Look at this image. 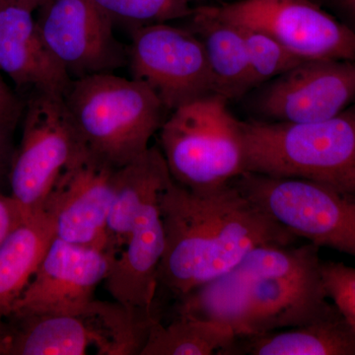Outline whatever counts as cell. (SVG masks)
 <instances>
[{
	"label": "cell",
	"instance_id": "ac0fdd59",
	"mask_svg": "<svg viewBox=\"0 0 355 355\" xmlns=\"http://www.w3.org/2000/svg\"><path fill=\"white\" fill-rule=\"evenodd\" d=\"M190 29L207 53L214 93L225 99L241 98L253 90L246 43L240 28L218 19L202 7L189 16Z\"/></svg>",
	"mask_w": 355,
	"mask_h": 355
},
{
	"label": "cell",
	"instance_id": "8fae6325",
	"mask_svg": "<svg viewBox=\"0 0 355 355\" xmlns=\"http://www.w3.org/2000/svg\"><path fill=\"white\" fill-rule=\"evenodd\" d=\"M37 10L44 42L71 79L128 65V46L114 37V21L92 0H46Z\"/></svg>",
	"mask_w": 355,
	"mask_h": 355
},
{
	"label": "cell",
	"instance_id": "7a4b0ae2",
	"mask_svg": "<svg viewBox=\"0 0 355 355\" xmlns=\"http://www.w3.org/2000/svg\"><path fill=\"white\" fill-rule=\"evenodd\" d=\"M319 247L266 245L230 272L180 298L177 314L223 324L237 338L297 328L335 312Z\"/></svg>",
	"mask_w": 355,
	"mask_h": 355
},
{
	"label": "cell",
	"instance_id": "ffe728a7",
	"mask_svg": "<svg viewBox=\"0 0 355 355\" xmlns=\"http://www.w3.org/2000/svg\"><path fill=\"white\" fill-rule=\"evenodd\" d=\"M55 238L53 220L42 210L26 217L0 245V318L10 316Z\"/></svg>",
	"mask_w": 355,
	"mask_h": 355
},
{
	"label": "cell",
	"instance_id": "d4e9b609",
	"mask_svg": "<svg viewBox=\"0 0 355 355\" xmlns=\"http://www.w3.org/2000/svg\"><path fill=\"white\" fill-rule=\"evenodd\" d=\"M24 108V103L9 87L0 71V123L16 128L22 119Z\"/></svg>",
	"mask_w": 355,
	"mask_h": 355
},
{
	"label": "cell",
	"instance_id": "6da1fadb",
	"mask_svg": "<svg viewBox=\"0 0 355 355\" xmlns=\"http://www.w3.org/2000/svg\"><path fill=\"white\" fill-rule=\"evenodd\" d=\"M165 250L158 288L173 298L230 272L256 248L299 239L232 182L193 190L172 176L159 198Z\"/></svg>",
	"mask_w": 355,
	"mask_h": 355
},
{
	"label": "cell",
	"instance_id": "52a82bcc",
	"mask_svg": "<svg viewBox=\"0 0 355 355\" xmlns=\"http://www.w3.org/2000/svg\"><path fill=\"white\" fill-rule=\"evenodd\" d=\"M231 182L298 238L355 258V193L252 172Z\"/></svg>",
	"mask_w": 355,
	"mask_h": 355
},
{
	"label": "cell",
	"instance_id": "4fadbf2b",
	"mask_svg": "<svg viewBox=\"0 0 355 355\" xmlns=\"http://www.w3.org/2000/svg\"><path fill=\"white\" fill-rule=\"evenodd\" d=\"M84 146L60 173L44 203L55 237L104 251L116 171Z\"/></svg>",
	"mask_w": 355,
	"mask_h": 355
},
{
	"label": "cell",
	"instance_id": "ba28073f",
	"mask_svg": "<svg viewBox=\"0 0 355 355\" xmlns=\"http://www.w3.org/2000/svg\"><path fill=\"white\" fill-rule=\"evenodd\" d=\"M22 119L9 195L29 217L43 210L58 175L85 146L64 96L31 93Z\"/></svg>",
	"mask_w": 355,
	"mask_h": 355
},
{
	"label": "cell",
	"instance_id": "603a6c76",
	"mask_svg": "<svg viewBox=\"0 0 355 355\" xmlns=\"http://www.w3.org/2000/svg\"><path fill=\"white\" fill-rule=\"evenodd\" d=\"M112 20L141 26L188 18L193 13L187 0H92Z\"/></svg>",
	"mask_w": 355,
	"mask_h": 355
},
{
	"label": "cell",
	"instance_id": "f1b7e54d",
	"mask_svg": "<svg viewBox=\"0 0 355 355\" xmlns=\"http://www.w3.org/2000/svg\"><path fill=\"white\" fill-rule=\"evenodd\" d=\"M10 338V327L8 321L4 318H0V355H6Z\"/></svg>",
	"mask_w": 355,
	"mask_h": 355
},
{
	"label": "cell",
	"instance_id": "44dd1931",
	"mask_svg": "<svg viewBox=\"0 0 355 355\" xmlns=\"http://www.w3.org/2000/svg\"><path fill=\"white\" fill-rule=\"evenodd\" d=\"M236 338L223 324L177 315L168 324L156 317L140 355H229Z\"/></svg>",
	"mask_w": 355,
	"mask_h": 355
},
{
	"label": "cell",
	"instance_id": "4316f807",
	"mask_svg": "<svg viewBox=\"0 0 355 355\" xmlns=\"http://www.w3.org/2000/svg\"><path fill=\"white\" fill-rule=\"evenodd\" d=\"M25 218L19 205L11 196L0 193V245Z\"/></svg>",
	"mask_w": 355,
	"mask_h": 355
},
{
	"label": "cell",
	"instance_id": "9a60e30c",
	"mask_svg": "<svg viewBox=\"0 0 355 355\" xmlns=\"http://www.w3.org/2000/svg\"><path fill=\"white\" fill-rule=\"evenodd\" d=\"M0 71L31 93L64 96L71 77L51 53L33 11L0 1Z\"/></svg>",
	"mask_w": 355,
	"mask_h": 355
},
{
	"label": "cell",
	"instance_id": "83f0119b",
	"mask_svg": "<svg viewBox=\"0 0 355 355\" xmlns=\"http://www.w3.org/2000/svg\"><path fill=\"white\" fill-rule=\"evenodd\" d=\"M355 33V0H315Z\"/></svg>",
	"mask_w": 355,
	"mask_h": 355
},
{
	"label": "cell",
	"instance_id": "f546056e",
	"mask_svg": "<svg viewBox=\"0 0 355 355\" xmlns=\"http://www.w3.org/2000/svg\"><path fill=\"white\" fill-rule=\"evenodd\" d=\"M7 3L15 4V6L25 7L29 10H37L40 6H43L46 0H0Z\"/></svg>",
	"mask_w": 355,
	"mask_h": 355
},
{
	"label": "cell",
	"instance_id": "5bb4252c",
	"mask_svg": "<svg viewBox=\"0 0 355 355\" xmlns=\"http://www.w3.org/2000/svg\"><path fill=\"white\" fill-rule=\"evenodd\" d=\"M112 263L101 250L55 237L9 317L79 314L94 300Z\"/></svg>",
	"mask_w": 355,
	"mask_h": 355
},
{
	"label": "cell",
	"instance_id": "8992f818",
	"mask_svg": "<svg viewBox=\"0 0 355 355\" xmlns=\"http://www.w3.org/2000/svg\"><path fill=\"white\" fill-rule=\"evenodd\" d=\"M6 355H132L141 354L153 316L118 301L93 300L76 315L7 318Z\"/></svg>",
	"mask_w": 355,
	"mask_h": 355
},
{
	"label": "cell",
	"instance_id": "9c48e42d",
	"mask_svg": "<svg viewBox=\"0 0 355 355\" xmlns=\"http://www.w3.org/2000/svg\"><path fill=\"white\" fill-rule=\"evenodd\" d=\"M218 19L261 30L304 60H355V33L315 0H238L202 6Z\"/></svg>",
	"mask_w": 355,
	"mask_h": 355
},
{
	"label": "cell",
	"instance_id": "484cf974",
	"mask_svg": "<svg viewBox=\"0 0 355 355\" xmlns=\"http://www.w3.org/2000/svg\"><path fill=\"white\" fill-rule=\"evenodd\" d=\"M15 128L0 123V193L9 188L10 173L17 146L14 144Z\"/></svg>",
	"mask_w": 355,
	"mask_h": 355
},
{
	"label": "cell",
	"instance_id": "4dcf8cb0",
	"mask_svg": "<svg viewBox=\"0 0 355 355\" xmlns=\"http://www.w3.org/2000/svg\"><path fill=\"white\" fill-rule=\"evenodd\" d=\"M187 1H189V2H190V1H191V0H187Z\"/></svg>",
	"mask_w": 355,
	"mask_h": 355
},
{
	"label": "cell",
	"instance_id": "2e32d148",
	"mask_svg": "<svg viewBox=\"0 0 355 355\" xmlns=\"http://www.w3.org/2000/svg\"><path fill=\"white\" fill-rule=\"evenodd\" d=\"M159 198L142 210L104 280L114 300L128 309L153 310L157 295L159 266L165 250Z\"/></svg>",
	"mask_w": 355,
	"mask_h": 355
},
{
	"label": "cell",
	"instance_id": "d6986e66",
	"mask_svg": "<svg viewBox=\"0 0 355 355\" xmlns=\"http://www.w3.org/2000/svg\"><path fill=\"white\" fill-rule=\"evenodd\" d=\"M355 355V331L338 309L318 321L236 338L229 355Z\"/></svg>",
	"mask_w": 355,
	"mask_h": 355
},
{
	"label": "cell",
	"instance_id": "7402d4cb",
	"mask_svg": "<svg viewBox=\"0 0 355 355\" xmlns=\"http://www.w3.org/2000/svg\"><path fill=\"white\" fill-rule=\"evenodd\" d=\"M237 26L249 53L252 88L260 87L304 62L266 32Z\"/></svg>",
	"mask_w": 355,
	"mask_h": 355
},
{
	"label": "cell",
	"instance_id": "e0dca14e",
	"mask_svg": "<svg viewBox=\"0 0 355 355\" xmlns=\"http://www.w3.org/2000/svg\"><path fill=\"white\" fill-rule=\"evenodd\" d=\"M171 178L160 147L153 146L116 171L106 222L104 252L112 260L121 253L135 222L147 205L160 195Z\"/></svg>",
	"mask_w": 355,
	"mask_h": 355
},
{
	"label": "cell",
	"instance_id": "277c9868",
	"mask_svg": "<svg viewBox=\"0 0 355 355\" xmlns=\"http://www.w3.org/2000/svg\"><path fill=\"white\" fill-rule=\"evenodd\" d=\"M114 73L72 79L64 98L84 146L121 168L150 147L166 110L146 84Z\"/></svg>",
	"mask_w": 355,
	"mask_h": 355
},
{
	"label": "cell",
	"instance_id": "7c38bea8",
	"mask_svg": "<svg viewBox=\"0 0 355 355\" xmlns=\"http://www.w3.org/2000/svg\"><path fill=\"white\" fill-rule=\"evenodd\" d=\"M354 103L355 60H311L263 84L253 106L270 121L313 123Z\"/></svg>",
	"mask_w": 355,
	"mask_h": 355
},
{
	"label": "cell",
	"instance_id": "5b68a950",
	"mask_svg": "<svg viewBox=\"0 0 355 355\" xmlns=\"http://www.w3.org/2000/svg\"><path fill=\"white\" fill-rule=\"evenodd\" d=\"M228 100L211 94L171 112L160 132V149L177 183L205 190L246 172L240 121Z\"/></svg>",
	"mask_w": 355,
	"mask_h": 355
},
{
	"label": "cell",
	"instance_id": "3957f363",
	"mask_svg": "<svg viewBox=\"0 0 355 355\" xmlns=\"http://www.w3.org/2000/svg\"><path fill=\"white\" fill-rule=\"evenodd\" d=\"M246 172L355 193V103L313 123L240 121Z\"/></svg>",
	"mask_w": 355,
	"mask_h": 355
},
{
	"label": "cell",
	"instance_id": "30bf717a",
	"mask_svg": "<svg viewBox=\"0 0 355 355\" xmlns=\"http://www.w3.org/2000/svg\"><path fill=\"white\" fill-rule=\"evenodd\" d=\"M128 65L132 78L148 86L166 112L216 94L203 44L187 27L157 23L135 28Z\"/></svg>",
	"mask_w": 355,
	"mask_h": 355
},
{
	"label": "cell",
	"instance_id": "cb8c5ba5",
	"mask_svg": "<svg viewBox=\"0 0 355 355\" xmlns=\"http://www.w3.org/2000/svg\"><path fill=\"white\" fill-rule=\"evenodd\" d=\"M321 273L327 296L355 331V268L322 261Z\"/></svg>",
	"mask_w": 355,
	"mask_h": 355
}]
</instances>
